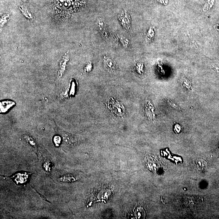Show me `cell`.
Listing matches in <instances>:
<instances>
[{
  "mask_svg": "<svg viewBox=\"0 0 219 219\" xmlns=\"http://www.w3.org/2000/svg\"><path fill=\"white\" fill-rule=\"evenodd\" d=\"M61 138L60 137V136H55L54 138V143L55 144V145L57 146L60 145V144L61 143Z\"/></svg>",
  "mask_w": 219,
  "mask_h": 219,
  "instance_id": "cell-11",
  "label": "cell"
},
{
  "mask_svg": "<svg viewBox=\"0 0 219 219\" xmlns=\"http://www.w3.org/2000/svg\"><path fill=\"white\" fill-rule=\"evenodd\" d=\"M28 174L24 173V174H21L18 173L16 175V176L12 177V178H14V180L16 181V182L18 183H22L26 182V181L27 180V178H28Z\"/></svg>",
  "mask_w": 219,
  "mask_h": 219,
  "instance_id": "cell-5",
  "label": "cell"
},
{
  "mask_svg": "<svg viewBox=\"0 0 219 219\" xmlns=\"http://www.w3.org/2000/svg\"><path fill=\"white\" fill-rule=\"evenodd\" d=\"M25 139L27 140V141L29 144L30 145L33 146L34 148L37 149V145L36 144V143H35V141L31 137L28 135H26L25 136Z\"/></svg>",
  "mask_w": 219,
  "mask_h": 219,
  "instance_id": "cell-8",
  "label": "cell"
},
{
  "mask_svg": "<svg viewBox=\"0 0 219 219\" xmlns=\"http://www.w3.org/2000/svg\"><path fill=\"white\" fill-rule=\"evenodd\" d=\"M119 19L124 28L126 30H128L130 25V19L127 13L125 12L120 14L119 16Z\"/></svg>",
  "mask_w": 219,
  "mask_h": 219,
  "instance_id": "cell-1",
  "label": "cell"
},
{
  "mask_svg": "<svg viewBox=\"0 0 219 219\" xmlns=\"http://www.w3.org/2000/svg\"><path fill=\"white\" fill-rule=\"evenodd\" d=\"M181 127L178 124H176L175 125V131L177 133H179L181 131Z\"/></svg>",
  "mask_w": 219,
  "mask_h": 219,
  "instance_id": "cell-12",
  "label": "cell"
},
{
  "mask_svg": "<svg viewBox=\"0 0 219 219\" xmlns=\"http://www.w3.org/2000/svg\"><path fill=\"white\" fill-rule=\"evenodd\" d=\"M135 215L136 218H142L145 217V213L142 208H138L135 211Z\"/></svg>",
  "mask_w": 219,
  "mask_h": 219,
  "instance_id": "cell-6",
  "label": "cell"
},
{
  "mask_svg": "<svg viewBox=\"0 0 219 219\" xmlns=\"http://www.w3.org/2000/svg\"><path fill=\"white\" fill-rule=\"evenodd\" d=\"M104 63L106 69L109 72H113L117 69L116 63L111 58L105 57L104 58Z\"/></svg>",
  "mask_w": 219,
  "mask_h": 219,
  "instance_id": "cell-2",
  "label": "cell"
},
{
  "mask_svg": "<svg viewBox=\"0 0 219 219\" xmlns=\"http://www.w3.org/2000/svg\"><path fill=\"white\" fill-rule=\"evenodd\" d=\"M68 61V57L67 56H65V57H63V59L60 62L59 69L58 74V77L59 78H61L63 76L66 69L67 63Z\"/></svg>",
  "mask_w": 219,
  "mask_h": 219,
  "instance_id": "cell-4",
  "label": "cell"
},
{
  "mask_svg": "<svg viewBox=\"0 0 219 219\" xmlns=\"http://www.w3.org/2000/svg\"><path fill=\"white\" fill-rule=\"evenodd\" d=\"M166 103L168 106H170L173 108L175 109L176 110H177L178 111H181L180 108H179V106H177V104H176L175 102H173L170 99H168L166 100Z\"/></svg>",
  "mask_w": 219,
  "mask_h": 219,
  "instance_id": "cell-9",
  "label": "cell"
},
{
  "mask_svg": "<svg viewBox=\"0 0 219 219\" xmlns=\"http://www.w3.org/2000/svg\"><path fill=\"white\" fill-rule=\"evenodd\" d=\"M181 85L183 87H185V88H188V89L190 90L192 89L191 83L189 80H186V81H185V79L183 78L181 80Z\"/></svg>",
  "mask_w": 219,
  "mask_h": 219,
  "instance_id": "cell-7",
  "label": "cell"
},
{
  "mask_svg": "<svg viewBox=\"0 0 219 219\" xmlns=\"http://www.w3.org/2000/svg\"><path fill=\"white\" fill-rule=\"evenodd\" d=\"M65 139L66 142L69 143L70 145L76 142L74 137L71 136L70 135H67V133L65 135Z\"/></svg>",
  "mask_w": 219,
  "mask_h": 219,
  "instance_id": "cell-10",
  "label": "cell"
},
{
  "mask_svg": "<svg viewBox=\"0 0 219 219\" xmlns=\"http://www.w3.org/2000/svg\"><path fill=\"white\" fill-rule=\"evenodd\" d=\"M15 104V103L11 101L6 100L0 103V108L1 113H5Z\"/></svg>",
  "mask_w": 219,
  "mask_h": 219,
  "instance_id": "cell-3",
  "label": "cell"
}]
</instances>
